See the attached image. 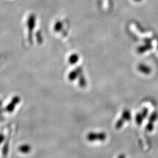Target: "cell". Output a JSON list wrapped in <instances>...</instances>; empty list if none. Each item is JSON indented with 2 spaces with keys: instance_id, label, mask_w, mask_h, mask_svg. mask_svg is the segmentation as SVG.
<instances>
[{
  "instance_id": "obj_6",
  "label": "cell",
  "mask_w": 158,
  "mask_h": 158,
  "mask_svg": "<svg viewBox=\"0 0 158 158\" xmlns=\"http://www.w3.org/2000/svg\"><path fill=\"white\" fill-rule=\"evenodd\" d=\"M154 129V124L153 123H148V124L146 126V130L148 131H152Z\"/></svg>"
},
{
  "instance_id": "obj_7",
  "label": "cell",
  "mask_w": 158,
  "mask_h": 158,
  "mask_svg": "<svg viewBox=\"0 0 158 158\" xmlns=\"http://www.w3.org/2000/svg\"><path fill=\"white\" fill-rule=\"evenodd\" d=\"M118 158H125V156L124 155H123V154H121V155H120L119 156Z\"/></svg>"
},
{
  "instance_id": "obj_3",
  "label": "cell",
  "mask_w": 158,
  "mask_h": 158,
  "mask_svg": "<svg viewBox=\"0 0 158 158\" xmlns=\"http://www.w3.org/2000/svg\"><path fill=\"white\" fill-rule=\"evenodd\" d=\"M137 68H138L139 72H140L141 73L146 75H149L152 72L151 68L149 66H148L145 64H142V63L139 64H138Z\"/></svg>"
},
{
  "instance_id": "obj_5",
  "label": "cell",
  "mask_w": 158,
  "mask_h": 158,
  "mask_svg": "<svg viewBox=\"0 0 158 158\" xmlns=\"http://www.w3.org/2000/svg\"><path fill=\"white\" fill-rule=\"evenodd\" d=\"M158 114L155 112L154 113H152L151 116L149 117V122L151 123H154V122H155L157 121V119H158Z\"/></svg>"
},
{
  "instance_id": "obj_4",
  "label": "cell",
  "mask_w": 158,
  "mask_h": 158,
  "mask_svg": "<svg viewBox=\"0 0 158 158\" xmlns=\"http://www.w3.org/2000/svg\"><path fill=\"white\" fill-rule=\"evenodd\" d=\"M89 138L90 139L92 140H104L106 138V135L104 133H99V134H94L93 133V134H91L89 135Z\"/></svg>"
},
{
  "instance_id": "obj_2",
  "label": "cell",
  "mask_w": 158,
  "mask_h": 158,
  "mask_svg": "<svg viewBox=\"0 0 158 158\" xmlns=\"http://www.w3.org/2000/svg\"><path fill=\"white\" fill-rule=\"evenodd\" d=\"M148 114V110L147 108H143L142 112L138 113L136 116V122L138 125H141L143 119L145 118Z\"/></svg>"
},
{
  "instance_id": "obj_1",
  "label": "cell",
  "mask_w": 158,
  "mask_h": 158,
  "mask_svg": "<svg viewBox=\"0 0 158 158\" xmlns=\"http://www.w3.org/2000/svg\"><path fill=\"white\" fill-rule=\"evenodd\" d=\"M131 118V112L129 111V110H127V109L125 110L122 114L121 118L119 119L117 122L116 128L117 129H119L120 128H121L124 125V124L125 122L130 121Z\"/></svg>"
},
{
  "instance_id": "obj_8",
  "label": "cell",
  "mask_w": 158,
  "mask_h": 158,
  "mask_svg": "<svg viewBox=\"0 0 158 158\" xmlns=\"http://www.w3.org/2000/svg\"><path fill=\"white\" fill-rule=\"evenodd\" d=\"M134 1H135V2H140V1H141L142 0H134Z\"/></svg>"
}]
</instances>
